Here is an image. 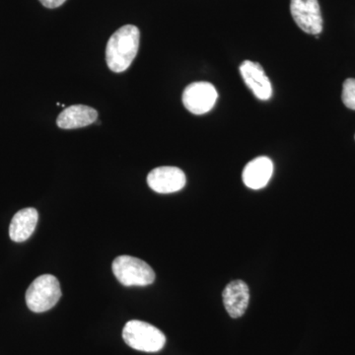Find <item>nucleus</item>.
Wrapping results in <instances>:
<instances>
[{
    "mask_svg": "<svg viewBox=\"0 0 355 355\" xmlns=\"http://www.w3.org/2000/svg\"><path fill=\"white\" fill-rule=\"evenodd\" d=\"M140 32L133 25H125L112 35L107 44L106 60L110 70L125 71L132 64L139 49Z\"/></svg>",
    "mask_w": 355,
    "mask_h": 355,
    "instance_id": "1",
    "label": "nucleus"
},
{
    "mask_svg": "<svg viewBox=\"0 0 355 355\" xmlns=\"http://www.w3.org/2000/svg\"><path fill=\"white\" fill-rule=\"evenodd\" d=\"M123 338L128 347L144 352H160L166 343V336L162 331L153 324L137 320L125 324Z\"/></svg>",
    "mask_w": 355,
    "mask_h": 355,
    "instance_id": "2",
    "label": "nucleus"
},
{
    "mask_svg": "<svg viewBox=\"0 0 355 355\" xmlns=\"http://www.w3.org/2000/svg\"><path fill=\"white\" fill-rule=\"evenodd\" d=\"M62 297V288L57 277L43 275L37 277L26 292L28 308L35 313L51 309Z\"/></svg>",
    "mask_w": 355,
    "mask_h": 355,
    "instance_id": "3",
    "label": "nucleus"
},
{
    "mask_svg": "<svg viewBox=\"0 0 355 355\" xmlns=\"http://www.w3.org/2000/svg\"><path fill=\"white\" fill-rule=\"evenodd\" d=\"M112 270L116 279L125 286H146L153 284L155 272L148 263L130 256L114 259Z\"/></svg>",
    "mask_w": 355,
    "mask_h": 355,
    "instance_id": "4",
    "label": "nucleus"
},
{
    "mask_svg": "<svg viewBox=\"0 0 355 355\" xmlns=\"http://www.w3.org/2000/svg\"><path fill=\"white\" fill-rule=\"evenodd\" d=\"M218 94L216 87L209 83H195L187 86L183 93V104L191 114L209 113L214 108Z\"/></svg>",
    "mask_w": 355,
    "mask_h": 355,
    "instance_id": "5",
    "label": "nucleus"
},
{
    "mask_svg": "<svg viewBox=\"0 0 355 355\" xmlns=\"http://www.w3.org/2000/svg\"><path fill=\"white\" fill-rule=\"evenodd\" d=\"M292 17L302 31L319 35L323 31V18L318 0H291Z\"/></svg>",
    "mask_w": 355,
    "mask_h": 355,
    "instance_id": "6",
    "label": "nucleus"
},
{
    "mask_svg": "<svg viewBox=\"0 0 355 355\" xmlns=\"http://www.w3.org/2000/svg\"><path fill=\"white\" fill-rule=\"evenodd\" d=\"M186 182L184 173L172 166L155 168L147 176L149 188L158 193H176L184 188Z\"/></svg>",
    "mask_w": 355,
    "mask_h": 355,
    "instance_id": "7",
    "label": "nucleus"
},
{
    "mask_svg": "<svg viewBox=\"0 0 355 355\" xmlns=\"http://www.w3.org/2000/svg\"><path fill=\"white\" fill-rule=\"evenodd\" d=\"M240 73L244 83L259 100L266 101L270 99L272 95V84L260 64L245 60L240 65Z\"/></svg>",
    "mask_w": 355,
    "mask_h": 355,
    "instance_id": "8",
    "label": "nucleus"
},
{
    "mask_svg": "<svg viewBox=\"0 0 355 355\" xmlns=\"http://www.w3.org/2000/svg\"><path fill=\"white\" fill-rule=\"evenodd\" d=\"M224 306L227 311L229 316L240 318L246 312L250 301V291L246 282L242 280H234L228 284L224 288Z\"/></svg>",
    "mask_w": 355,
    "mask_h": 355,
    "instance_id": "9",
    "label": "nucleus"
},
{
    "mask_svg": "<svg viewBox=\"0 0 355 355\" xmlns=\"http://www.w3.org/2000/svg\"><path fill=\"white\" fill-rule=\"evenodd\" d=\"M272 161L266 156H261L248 163L243 171V182L252 190L265 188L272 176Z\"/></svg>",
    "mask_w": 355,
    "mask_h": 355,
    "instance_id": "10",
    "label": "nucleus"
},
{
    "mask_svg": "<svg viewBox=\"0 0 355 355\" xmlns=\"http://www.w3.org/2000/svg\"><path fill=\"white\" fill-rule=\"evenodd\" d=\"M98 113L95 109L84 105H73L64 109L57 120L58 128L64 130L85 128L95 123Z\"/></svg>",
    "mask_w": 355,
    "mask_h": 355,
    "instance_id": "11",
    "label": "nucleus"
},
{
    "mask_svg": "<svg viewBox=\"0 0 355 355\" xmlns=\"http://www.w3.org/2000/svg\"><path fill=\"white\" fill-rule=\"evenodd\" d=\"M38 220V211L33 207H27L18 211L13 216L9 226L10 239L16 243H22L29 239L36 229Z\"/></svg>",
    "mask_w": 355,
    "mask_h": 355,
    "instance_id": "12",
    "label": "nucleus"
},
{
    "mask_svg": "<svg viewBox=\"0 0 355 355\" xmlns=\"http://www.w3.org/2000/svg\"><path fill=\"white\" fill-rule=\"evenodd\" d=\"M342 99L347 108L355 110V79L347 78L343 83Z\"/></svg>",
    "mask_w": 355,
    "mask_h": 355,
    "instance_id": "13",
    "label": "nucleus"
},
{
    "mask_svg": "<svg viewBox=\"0 0 355 355\" xmlns=\"http://www.w3.org/2000/svg\"><path fill=\"white\" fill-rule=\"evenodd\" d=\"M67 0H40L42 4L46 8L53 9L62 6Z\"/></svg>",
    "mask_w": 355,
    "mask_h": 355,
    "instance_id": "14",
    "label": "nucleus"
}]
</instances>
